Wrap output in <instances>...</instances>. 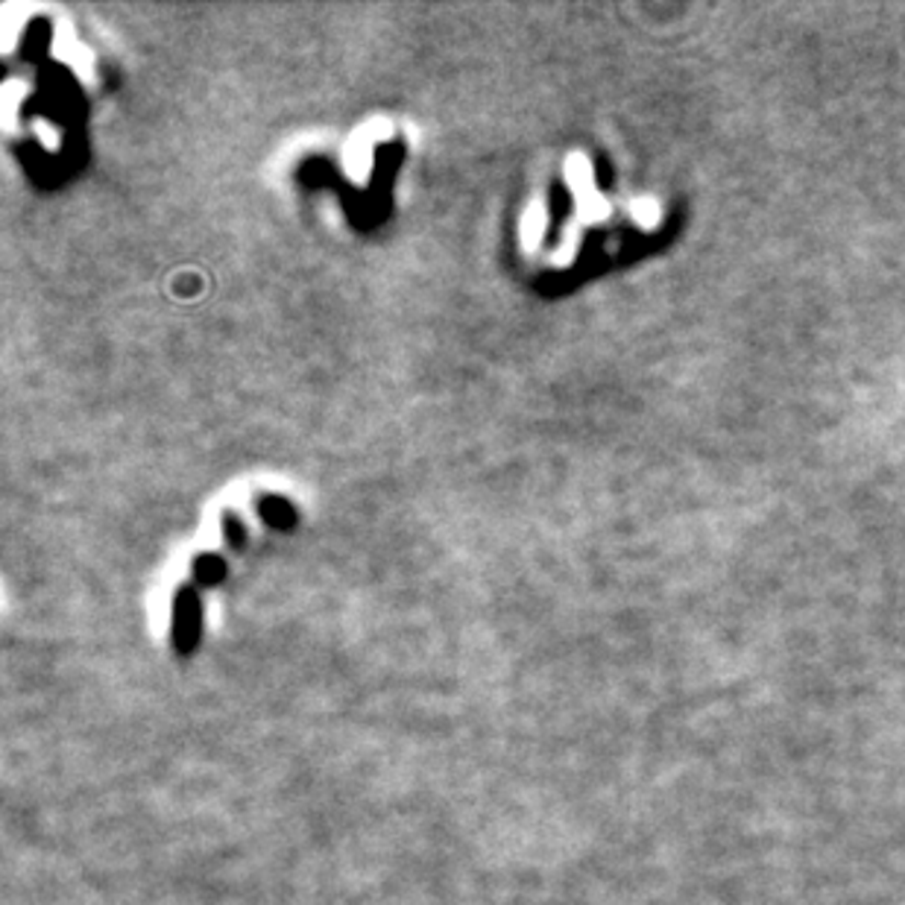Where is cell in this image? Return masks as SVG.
<instances>
[{"label":"cell","instance_id":"6da1fadb","mask_svg":"<svg viewBox=\"0 0 905 905\" xmlns=\"http://www.w3.org/2000/svg\"><path fill=\"white\" fill-rule=\"evenodd\" d=\"M199 642V600L182 592L173 612V648L180 656H191Z\"/></svg>","mask_w":905,"mask_h":905}]
</instances>
